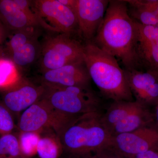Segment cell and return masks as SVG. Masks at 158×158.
<instances>
[{
	"label": "cell",
	"mask_w": 158,
	"mask_h": 158,
	"mask_svg": "<svg viewBox=\"0 0 158 158\" xmlns=\"http://www.w3.org/2000/svg\"><path fill=\"white\" fill-rule=\"evenodd\" d=\"M92 42L121 62L124 69H140L138 23L129 14L126 1L111 0Z\"/></svg>",
	"instance_id": "6da1fadb"
},
{
	"label": "cell",
	"mask_w": 158,
	"mask_h": 158,
	"mask_svg": "<svg viewBox=\"0 0 158 158\" xmlns=\"http://www.w3.org/2000/svg\"><path fill=\"white\" fill-rule=\"evenodd\" d=\"M83 58L91 80L102 94L113 101H133L124 70L118 60L92 41L83 44Z\"/></svg>",
	"instance_id": "7a4b0ae2"
},
{
	"label": "cell",
	"mask_w": 158,
	"mask_h": 158,
	"mask_svg": "<svg viewBox=\"0 0 158 158\" xmlns=\"http://www.w3.org/2000/svg\"><path fill=\"white\" fill-rule=\"evenodd\" d=\"M99 112L81 115L59 136L64 152L73 158H84L111 146L113 137L105 127Z\"/></svg>",
	"instance_id": "3957f363"
},
{
	"label": "cell",
	"mask_w": 158,
	"mask_h": 158,
	"mask_svg": "<svg viewBox=\"0 0 158 158\" xmlns=\"http://www.w3.org/2000/svg\"><path fill=\"white\" fill-rule=\"evenodd\" d=\"M42 98L53 110V130L59 137L65 128L83 114L98 112L100 101L89 88L45 86Z\"/></svg>",
	"instance_id": "277c9868"
},
{
	"label": "cell",
	"mask_w": 158,
	"mask_h": 158,
	"mask_svg": "<svg viewBox=\"0 0 158 158\" xmlns=\"http://www.w3.org/2000/svg\"><path fill=\"white\" fill-rule=\"evenodd\" d=\"M102 119L113 137L154 123L150 108L136 101L113 102Z\"/></svg>",
	"instance_id": "5b68a950"
},
{
	"label": "cell",
	"mask_w": 158,
	"mask_h": 158,
	"mask_svg": "<svg viewBox=\"0 0 158 158\" xmlns=\"http://www.w3.org/2000/svg\"><path fill=\"white\" fill-rule=\"evenodd\" d=\"M83 59V44L72 35L58 33L46 37L41 44L39 62L42 72Z\"/></svg>",
	"instance_id": "8992f818"
},
{
	"label": "cell",
	"mask_w": 158,
	"mask_h": 158,
	"mask_svg": "<svg viewBox=\"0 0 158 158\" xmlns=\"http://www.w3.org/2000/svg\"><path fill=\"white\" fill-rule=\"evenodd\" d=\"M40 27H31L9 35L3 49L13 62L22 69L39 59L41 44L38 40L41 34Z\"/></svg>",
	"instance_id": "52a82bcc"
},
{
	"label": "cell",
	"mask_w": 158,
	"mask_h": 158,
	"mask_svg": "<svg viewBox=\"0 0 158 158\" xmlns=\"http://www.w3.org/2000/svg\"><path fill=\"white\" fill-rule=\"evenodd\" d=\"M31 8L44 23L46 30L72 36L77 33L75 13L59 0L31 1Z\"/></svg>",
	"instance_id": "ba28073f"
},
{
	"label": "cell",
	"mask_w": 158,
	"mask_h": 158,
	"mask_svg": "<svg viewBox=\"0 0 158 158\" xmlns=\"http://www.w3.org/2000/svg\"><path fill=\"white\" fill-rule=\"evenodd\" d=\"M111 146L125 158L148 151H158V129L154 123L113 137Z\"/></svg>",
	"instance_id": "9c48e42d"
},
{
	"label": "cell",
	"mask_w": 158,
	"mask_h": 158,
	"mask_svg": "<svg viewBox=\"0 0 158 158\" xmlns=\"http://www.w3.org/2000/svg\"><path fill=\"white\" fill-rule=\"evenodd\" d=\"M109 1L77 0L75 13L77 20V34L85 42L92 41L96 36Z\"/></svg>",
	"instance_id": "30bf717a"
},
{
	"label": "cell",
	"mask_w": 158,
	"mask_h": 158,
	"mask_svg": "<svg viewBox=\"0 0 158 158\" xmlns=\"http://www.w3.org/2000/svg\"><path fill=\"white\" fill-rule=\"evenodd\" d=\"M123 69L136 101L149 108L154 106L158 102V69Z\"/></svg>",
	"instance_id": "8fae6325"
},
{
	"label": "cell",
	"mask_w": 158,
	"mask_h": 158,
	"mask_svg": "<svg viewBox=\"0 0 158 158\" xmlns=\"http://www.w3.org/2000/svg\"><path fill=\"white\" fill-rule=\"evenodd\" d=\"M42 73V85L50 87L89 88L91 80L84 59Z\"/></svg>",
	"instance_id": "7c38bea8"
},
{
	"label": "cell",
	"mask_w": 158,
	"mask_h": 158,
	"mask_svg": "<svg viewBox=\"0 0 158 158\" xmlns=\"http://www.w3.org/2000/svg\"><path fill=\"white\" fill-rule=\"evenodd\" d=\"M44 92L42 85L37 86L24 79L16 87L3 93L2 101L12 114H18L41 99Z\"/></svg>",
	"instance_id": "4fadbf2b"
},
{
	"label": "cell",
	"mask_w": 158,
	"mask_h": 158,
	"mask_svg": "<svg viewBox=\"0 0 158 158\" xmlns=\"http://www.w3.org/2000/svg\"><path fill=\"white\" fill-rule=\"evenodd\" d=\"M0 21L9 34L31 27L45 29L44 23L37 14L27 13L15 0H0Z\"/></svg>",
	"instance_id": "5bb4252c"
},
{
	"label": "cell",
	"mask_w": 158,
	"mask_h": 158,
	"mask_svg": "<svg viewBox=\"0 0 158 158\" xmlns=\"http://www.w3.org/2000/svg\"><path fill=\"white\" fill-rule=\"evenodd\" d=\"M54 113L45 99L42 98L22 113L19 119V132L41 133L48 128H52Z\"/></svg>",
	"instance_id": "9a60e30c"
},
{
	"label": "cell",
	"mask_w": 158,
	"mask_h": 158,
	"mask_svg": "<svg viewBox=\"0 0 158 158\" xmlns=\"http://www.w3.org/2000/svg\"><path fill=\"white\" fill-rule=\"evenodd\" d=\"M22 70L2 48L0 50V91L4 93L22 81L24 78Z\"/></svg>",
	"instance_id": "2e32d148"
},
{
	"label": "cell",
	"mask_w": 158,
	"mask_h": 158,
	"mask_svg": "<svg viewBox=\"0 0 158 158\" xmlns=\"http://www.w3.org/2000/svg\"><path fill=\"white\" fill-rule=\"evenodd\" d=\"M40 133L37 148L40 158H59L64 152L59 136L52 128L45 129Z\"/></svg>",
	"instance_id": "e0dca14e"
},
{
	"label": "cell",
	"mask_w": 158,
	"mask_h": 158,
	"mask_svg": "<svg viewBox=\"0 0 158 158\" xmlns=\"http://www.w3.org/2000/svg\"><path fill=\"white\" fill-rule=\"evenodd\" d=\"M129 14L133 19L144 25H157L153 11L146 0H127Z\"/></svg>",
	"instance_id": "ac0fdd59"
},
{
	"label": "cell",
	"mask_w": 158,
	"mask_h": 158,
	"mask_svg": "<svg viewBox=\"0 0 158 158\" xmlns=\"http://www.w3.org/2000/svg\"><path fill=\"white\" fill-rule=\"evenodd\" d=\"M18 135L11 133L0 136V158H22Z\"/></svg>",
	"instance_id": "d6986e66"
},
{
	"label": "cell",
	"mask_w": 158,
	"mask_h": 158,
	"mask_svg": "<svg viewBox=\"0 0 158 158\" xmlns=\"http://www.w3.org/2000/svg\"><path fill=\"white\" fill-rule=\"evenodd\" d=\"M18 135L20 149L23 157L33 158L37 154L40 133L19 132Z\"/></svg>",
	"instance_id": "ffe728a7"
},
{
	"label": "cell",
	"mask_w": 158,
	"mask_h": 158,
	"mask_svg": "<svg viewBox=\"0 0 158 158\" xmlns=\"http://www.w3.org/2000/svg\"><path fill=\"white\" fill-rule=\"evenodd\" d=\"M13 115L0 100V136L13 133L15 127Z\"/></svg>",
	"instance_id": "44dd1931"
},
{
	"label": "cell",
	"mask_w": 158,
	"mask_h": 158,
	"mask_svg": "<svg viewBox=\"0 0 158 158\" xmlns=\"http://www.w3.org/2000/svg\"><path fill=\"white\" fill-rule=\"evenodd\" d=\"M84 158H125L112 146L105 148Z\"/></svg>",
	"instance_id": "7402d4cb"
},
{
	"label": "cell",
	"mask_w": 158,
	"mask_h": 158,
	"mask_svg": "<svg viewBox=\"0 0 158 158\" xmlns=\"http://www.w3.org/2000/svg\"><path fill=\"white\" fill-rule=\"evenodd\" d=\"M128 158H158V151H148L146 152L138 154Z\"/></svg>",
	"instance_id": "603a6c76"
},
{
	"label": "cell",
	"mask_w": 158,
	"mask_h": 158,
	"mask_svg": "<svg viewBox=\"0 0 158 158\" xmlns=\"http://www.w3.org/2000/svg\"><path fill=\"white\" fill-rule=\"evenodd\" d=\"M9 33L4 27L0 21V50L3 48V45L6 41L7 37L9 36Z\"/></svg>",
	"instance_id": "cb8c5ba5"
},
{
	"label": "cell",
	"mask_w": 158,
	"mask_h": 158,
	"mask_svg": "<svg viewBox=\"0 0 158 158\" xmlns=\"http://www.w3.org/2000/svg\"><path fill=\"white\" fill-rule=\"evenodd\" d=\"M150 8L153 11L157 19V27H158V0H147Z\"/></svg>",
	"instance_id": "d4e9b609"
},
{
	"label": "cell",
	"mask_w": 158,
	"mask_h": 158,
	"mask_svg": "<svg viewBox=\"0 0 158 158\" xmlns=\"http://www.w3.org/2000/svg\"><path fill=\"white\" fill-rule=\"evenodd\" d=\"M153 115L154 124L158 129V102L154 106V111L152 112Z\"/></svg>",
	"instance_id": "484cf974"
},
{
	"label": "cell",
	"mask_w": 158,
	"mask_h": 158,
	"mask_svg": "<svg viewBox=\"0 0 158 158\" xmlns=\"http://www.w3.org/2000/svg\"><path fill=\"white\" fill-rule=\"evenodd\" d=\"M62 158V156H61V157H60V158Z\"/></svg>",
	"instance_id": "4316f807"
},
{
	"label": "cell",
	"mask_w": 158,
	"mask_h": 158,
	"mask_svg": "<svg viewBox=\"0 0 158 158\" xmlns=\"http://www.w3.org/2000/svg\"></svg>",
	"instance_id": "83f0119b"
}]
</instances>
